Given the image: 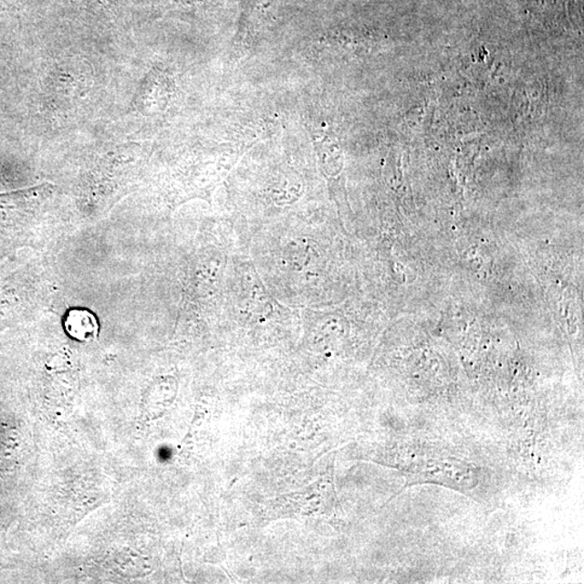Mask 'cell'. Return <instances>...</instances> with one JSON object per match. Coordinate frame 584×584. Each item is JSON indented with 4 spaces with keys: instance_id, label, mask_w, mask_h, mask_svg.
<instances>
[{
    "instance_id": "obj_1",
    "label": "cell",
    "mask_w": 584,
    "mask_h": 584,
    "mask_svg": "<svg viewBox=\"0 0 584 584\" xmlns=\"http://www.w3.org/2000/svg\"><path fill=\"white\" fill-rule=\"evenodd\" d=\"M283 258L290 270L297 273L313 274L320 270V248L313 239H294L286 245Z\"/></svg>"
},
{
    "instance_id": "obj_2",
    "label": "cell",
    "mask_w": 584,
    "mask_h": 584,
    "mask_svg": "<svg viewBox=\"0 0 584 584\" xmlns=\"http://www.w3.org/2000/svg\"><path fill=\"white\" fill-rule=\"evenodd\" d=\"M64 328L69 337L79 342L96 340L99 335L98 320L88 309L76 308L64 319Z\"/></svg>"
}]
</instances>
